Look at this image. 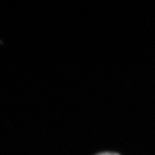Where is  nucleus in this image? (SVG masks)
I'll return each mask as SVG.
<instances>
[{"label": "nucleus", "instance_id": "f257e3e1", "mask_svg": "<svg viewBox=\"0 0 155 155\" xmlns=\"http://www.w3.org/2000/svg\"><path fill=\"white\" fill-rule=\"evenodd\" d=\"M97 155H120L118 153H113V152H104V153H101Z\"/></svg>", "mask_w": 155, "mask_h": 155}]
</instances>
